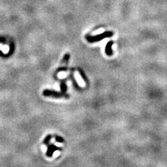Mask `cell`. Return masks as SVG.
Wrapping results in <instances>:
<instances>
[{
  "label": "cell",
  "mask_w": 167,
  "mask_h": 167,
  "mask_svg": "<svg viewBox=\"0 0 167 167\" xmlns=\"http://www.w3.org/2000/svg\"><path fill=\"white\" fill-rule=\"evenodd\" d=\"M113 35H114V33L112 32H105L102 34L97 35V36H86V38L87 41L89 42V43H95V42H98L103 40L105 38H109L112 37Z\"/></svg>",
  "instance_id": "6da1fadb"
},
{
  "label": "cell",
  "mask_w": 167,
  "mask_h": 167,
  "mask_svg": "<svg viewBox=\"0 0 167 167\" xmlns=\"http://www.w3.org/2000/svg\"><path fill=\"white\" fill-rule=\"evenodd\" d=\"M43 94L44 96H47V97H52V98H68L69 96L67 95L65 93H58L57 91L50 90V89H46L45 90Z\"/></svg>",
  "instance_id": "7a4b0ae2"
},
{
  "label": "cell",
  "mask_w": 167,
  "mask_h": 167,
  "mask_svg": "<svg viewBox=\"0 0 167 167\" xmlns=\"http://www.w3.org/2000/svg\"><path fill=\"white\" fill-rule=\"evenodd\" d=\"M47 145H48V150H47L46 155L48 157H51L52 156L53 153L55 152V151H56V150H62V149L56 146V145H54V144H51V145L48 144Z\"/></svg>",
  "instance_id": "3957f363"
},
{
  "label": "cell",
  "mask_w": 167,
  "mask_h": 167,
  "mask_svg": "<svg viewBox=\"0 0 167 167\" xmlns=\"http://www.w3.org/2000/svg\"><path fill=\"white\" fill-rule=\"evenodd\" d=\"M113 44H114V41H109V42H108L107 45H106L105 53L107 54V56H112L113 55V50H112Z\"/></svg>",
  "instance_id": "277c9868"
},
{
  "label": "cell",
  "mask_w": 167,
  "mask_h": 167,
  "mask_svg": "<svg viewBox=\"0 0 167 167\" xmlns=\"http://www.w3.org/2000/svg\"><path fill=\"white\" fill-rule=\"evenodd\" d=\"M61 91H62V93H65L67 91V85L65 82H62L61 84Z\"/></svg>",
  "instance_id": "5b68a950"
},
{
  "label": "cell",
  "mask_w": 167,
  "mask_h": 167,
  "mask_svg": "<svg viewBox=\"0 0 167 167\" xmlns=\"http://www.w3.org/2000/svg\"><path fill=\"white\" fill-rule=\"evenodd\" d=\"M69 59H70V55L69 54H65L62 61V64H63V63H68Z\"/></svg>",
  "instance_id": "8992f818"
},
{
  "label": "cell",
  "mask_w": 167,
  "mask_h": 167,
  "mask_svg": "<svg viewBox=\"0 0 167 167\" xmlns=\"http://www.w3.org/2000/svg\"><path fill=\"white\" fill-rule=\"evenodd\" d=\"M79 75H80V76L82 77V78L84 79V81L86 82V83H88V79H87V77L85 75V74H84V72L82 71V70L81 69H79Z\"/></svg>",
  "instance_id": "52a82bcc"
},
{
  "label": "cell",
  "mask_w": 167,
  "mask_h": 167,
  "mask_svg": "<svg viewBox=\"0 0 167 167\" xmlns=\"http://www.w3.org/2000/svg\"><path fill=\"white\" fill-rule=\"evenodd\" d=\"M52 137V136L50 135H49L46 136L45 138V139L43 141V143H45V144H46V145H48L49 144V142H50L51 141V139Z\"/></svg>",
  "instance_id": "ba28073f"
},
{
  "label": "cell",
  "mask_w": 167,
  "mask_h": 167,
  "mask_svg": "<svg viewBox=\"0 0 167 167\" xmlns=\"http://www.w3.org/2000/svg\"><path fill=\"white\" fill-rule=\"evenodd\" d=\"M55 137L56 142H58V143H63V142H64V139H63V138L61 137V136H58V135H55Z\"/></svg>",
  "instance_id": "9c48e42d"
},
{
  "label": "cell",
  "mask_w": 167,
  "mask_h": 167,
  "mask_svg": "<svg viewBox=\"0 0 167 167\" xmlns=\"http://www.w3.org/2000/svg\"><path fill=\"white\" fill-rule=\"evenodd\" d=\"M70 77H71V78H72V82H73V84H74V86H75V87H76V88L77 89H78V88H79V86L78 85H77V82H76V81H75V79H74V77H73V76H72V75H70Z\"/></svg>",
  "instance_id": "30bf717a"
},
{
  "label": "cell",
  "mask_w": 167,
  "mask_h": 167,
  "mask_svg": "<svg viewBox=\"0 0 167 167\" xmlns=\"http://www.w3.org/2000/svg\"><path fill=\"white\" fill-rule=\"evenodd\" d=\"M68 70L67 67H61L57 70V72H61V71H65V70Z\"/></svg>",
  "instance_id": "8fae6325"
}]
</instances>
